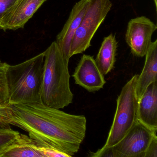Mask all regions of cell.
Masks as SVG:
<instances>
[{
    "label": "cell",
    "mask_w": 157,
    "mask_h": 157,
    "mask_svg": "<svg viewBox=\"0 0 157 157\" xmlns=\"http://www.w3.org/2000/svg\"><path fill=\"white\" fill-rule=\"evenodd\" d=\"M9 122L68 157L78 151L86 135L84 116L67 113L43 102L10 104Z\"/></svg>",
    "instance_id": "6da1fadb"
},
{
    "label": "cell",
    "mask_w": 157,
    "mask_h": 157,
    "mask_svg": "<svg viewBox=\"0 0 157 157\" xmlns=\"http://www.w3.org/2000/svg\"><path fill=\"white\" fill-rule=\"evenodd\" d=\"M44 53L42 102L53 108L63 109L73 101V94L70 85L69 60L65 58L56 41Z\"/></svg>",
    "instance_id": "7a4b0ae2"
},
{
    "label": "cell",
    "mask_w": 157,
    "mask_h": 157,
    "mask_svg": "<svg viewBox=\"0 0 157 157\" xmlns=\"http://www.w3.org/2000/svg\"><path fill=\"white\" fill-rule=\"evenodd\" d=\"M44 62V52L17 65L7 64L6 79L9 104L42 102Z\"/></svg>",
    "instance_id": "3957f363"
},
{
    "label": "cell",
    "mask_w": 157,
    "mask_h": 157,
    "mask_svg": "<svg viewBox=\"0 0 157 157\" xmlns=\"http://www.w3.org/2000/svg\"><path fill=\"white\" fill-rule=\"evenodd\" d=\"M139 75H134L123 87L117 100L113 124L105 144L101 150L117 144L138 121V98L136 86Z\"/></svg>",
    "instance_id": "277c9868"
},
{
    "label": "cell",
    "mask_w": 157,
    "mask_h": 157,
    "mask_svg": "<svg viewBox=\"0 0 157 157\" xmlns=\"http://www.w3.org/2000/svg\"><path fill=\"white\" fill-rule=\"evenodd\" d=\"M112 6L110 0H89L86 12L71 42L70 58L82 54L90 46L94 36Z\"/></svg>",
    "instance_id": "5b68a950"
},
{
    "label": "cell",
    "mask_w": 157,
    "mask_h": 157,
    "mask_svg": "<svg viewBox=\"0 0 157 157\" xmlns=\"http://www.w3.org/2000/svg\"><path fill=\"white\" fill-rule=\"evenodd\" d=\"M157 131L138 120L117 144L105 149L91 152L94 157H144L145 152Z\"/></svg>",
    "instance_id": "8992f818"
},
{
    "label": "cell",
    "mask_w": 157,
    "mask_h": 157,
    "mask_svg": "<svg viewBox=\"0 0 157 157\" xmlns=\"http://www.w3.org/2000/svg\"><path fill=\"white\" fill-rule=\"evenodd\" d=\"M157 25L145 16L131 19L128 24L125 39L136 56H145L151 43V36Z\"/></svg>",
    "instance_id": "52a82bcc"
},
{
    "label": "cell",
    "mask_w": 157,
    "mask_h": 157,
    "mask_svg": "<svg viewBox=\"0 0 157 157\" xmlns=\"http://www.w3.org/2000/svg\"><path fill=\"white\" fill-rule=\"evenodd\" d=\"M76 84L90 92L99 91L105 83L104 75L95 62L93 56L83 55L72 75Z\"/></svg>",
    "instance_id": "ba28073f"
},
{
    "label": "cell",
    "mask_w": 157,
    "mask_h": 157,
    "mask_svg": "<svg viewBox=\"0 0 157 157\" xmlns=\"http://www.w3.org/2000/svg\"><path fill=\"white\" fill-rule=\"evenodd\" d=\"M46 0H16L4 14L1 30H16L24 27Z\"/></svg>",
    "instance_id": "9c48e42d"
},
{
    "label": "cell",
    "mask_w": 157,
    "mask_h": 157,
    "mask_svg": "<svg viewBox=\"0 0 157 157\" xmlns=\"http://www.w3.org/2000/svg\"><path fill=\"white\" fill-rule=\"evenodd\" d=\"M89 0H80L73 6L69 17L56 37V42L65 58L69 60L71 46L73 37L81 22Z\"/></svg>",
    "instance_id": "30bf717a"
},
{
    "label": "cell",
    "mask_w": 157,
    "mask_h": 157,
    "mask_svg": "<svg viewBox=\"0 0 157 157\" xmlns=\"http://www.w3.org/2000/svg\"><path fill=\"white\" fill-rule=\"evenodd\" d=\"M137 119L157 131V81L150 84L138 100Z\"/></svg>",
    "instance_id": "8fae6325"
},
{
    "label": "cell",
    "mask_w": 157,
    "mask_h": 157,
    "mask_svg": "<svg viewBox=\"0 0 157 157\" xmlns=\"http://www.w3.org/2000/svg\"><path fill=\"white\" fill-rule=\"evenodd\" d=\"M145 58L144 67L138 78L136 94L139 99L148 86L157 81V40L151 42Z\"/></svg>",
    "instance_id": "7c38bea8"
},
{
    "label": "cell",
    "mask_w": 157,
    "mask_h": 157,
    "mask_svg": "<svg viewBox=\"0 0 157 157\" xmlns=\"http://www.w3.org/2000/svg\"><path fill=\"white\" fill-rule=\"evenodd\" d=\"M42 157L34 140L20 133L3 151L0 157Z\"/></svg>",
    "instance_id": "4fadbf2b"
},
{
    "label": "cell",
    "mask_w": 157,
    "mask_h": 157,
    "mask_svg": "<svg viewBox=\"0 0 157 157\" xmlns=\"http://www.w3.org/2000/svg\"><path fill=\"white\" fill-rule=\"evenodd\" d=\"M117 47L115 36L111 34L104 38L95 59L97 66L104 75L108 74L113 69Z\"/></svg>",
    "instance_id": "5bb4252c"
},
{
    "label": "cell",
    "mask_w": 157,
    "mask_h": 157,
    "mask_svg": "<svg viewBox=\"0 0 157 157\" xmlns=\"http://www.w3.org/2000/svg\"><path fill=\"white\" fill-rule=\"evenodd\" d=\"M20 133L10 128L0 127V155Z\"/></svg>",
    "instance_id": "9a60e30c"
},
{
    "label": "cell",
    "mask_w": 157,
    "mask_h": 157,
    "mask_svg": "<svg viewBox=\"0 0 157 157\" xmlns=\"http://www.w3.org/2000/svg\"><path fill=\"white\" fill-rule=\"evenodd\" d=\"M7 63L0 60V99L8 101V94L6 79V70Z\"/></svg>",
    "instance_id": "2e32d148"
},
{
    "label": "cell",
    "mask_w": 157,
    "mask_h": 157,
    "mask_svg": "<svg viewBox=\"0 0 157 157\" xmlns=\"http://www.w3.org/2000/svg\"><path fill=\"white\" fill-rule=\"evenodd\" d=\"M10 104L8 101H4L0 99V127L10 128L9 122Z\"/></svg>",
    "instance_id": "e0dca14e"
},
{
    "label": "cell",
    "mask_w": 157,
    "mask_h": 157,
    "mask_svg": "<svg viewBox=\"0 0 157 157\" xmlns=\"http://www.w3.org/2000/svg\"><path fill=\"white\" fill-rule=\"evenodd\" d=\"M144 157H157V136L155 135L152 138Z\"/></svg>",
    "instance_id": "ac0fdd59"
},
{
    "label": "cell",
    "mask_w": 157,
    "mask_h": 157,
    "mask_svg": "<svg viewBox=\"0 0 157 157\" xmlns=\"http://www.w3.org/2000/svg\"><path fill=\"white\" fill-rule=\"evenodd\" d=\"M16 0H0V30L2 20L6 12L13 5Z\"/></svg>",
    "instance_id": "d6986e66"
},
{
    "label": "cell",
    "mask_w": 157,
    "mask_h": 157,
    "mask_svg": "<svg viewBox=\"0 0 157 157\" xmlns=\"http://www.w3.org/2000/svg\"><path fill=\"white\" fill-rule=\"evenodd\" d=\"M154 2H155V6L157 7V0H154Z\"/></svg>",
    "instance_id": "ffe728a7"
}]
</instances>
